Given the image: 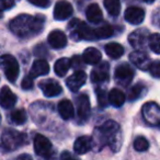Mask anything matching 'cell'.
Segmentation results:
<instances>
[{"label": "cell", "instance_id": "1f68e13d", "mask_svg": "<svg viewBox=\"0 0 160 160\" xmlns=\"http://www.w3.org/2000/svg\"><path fill=\"white\" fill-rule=\"evenodd\" d=\"M134 148H135V150L140 151V152H142V151H146L147 149L149 148L148 140L145 137H142V136H138V137L134 140Z\"/></svg>", "mask_w": 160, "mask_h": 160}, {"label": "cell", "instance_id": "e575fe53", "mask_svg": "<svg viewBox=\"0 0 160 160\" xmlns=\"http://www.w3.org/2000/svg\"><path fill=\"white\" fill-rule=\"evenodd\" d=\"M148 70L152 77L160 78V60H155L151 62Z\"/></svg>", "mask_w": 160, "mask_h": 160}, {"label": "cell", "instance_id": "4fadbf2b", "mask_svg": "<svg viewBox=\"0 0 160 160\" xmlns=\"http://www.w3.org/2000/svg\"><path fill=\"white\" fill-rule=\"evenodd\" d=\"M72 6L68 2V1H65V0H60L55 5L54 8V18L55 20L58 21H64L69 19L72 16Z\"/></svg>", "mask_w": 160, "mask_h": 160}, {"label": "cell", "instance_id": "cb8c5ba5", "mask_svg": "<svg viewBox=\"0 0 160 160\" xmlns=\"http://www.w3.org/2000/svg\"><path fill=\"white\" fill-rule=\"evenodd\" d=\"M105 53L113 59H118L124 54V47L118 43H109L104 46Z\"/></svg>", "mask_w": 160, "mask_h": 160}, {"label": "cell", "instance_id": "83f0119b", "mask_svg": "<svg viewBox=\"0 0 160 160\" xmlns=\"http://www.w3.org/2000/svg\"><path fill=\"white\" fill-rule=\"evenodd\" d=\"M94 33H96L97 40H101V38H111L114 33V30L111 25L104 24V25H101V27H99V28H96V29H94Z\"/></svg>", "mask_w": 160, "mask_h": 160}, {"label": "cell", "instance_id": "52a82bcc", "mask_svg": "<svg viewBox=\"0 0 160 160\" xmlns=\"http://www.w3.org/2000/svg\"><path fill=\"white\" fill-rule=\"evenodd\" d=\"M142 113L145 121L152 126H160V107L155 102H147L142 105Z\"/></svg>", "mask_w": 160, "mask_h": 160}, {"label": "cell", "instance_id": "6da1fadb", "mask_svg": "<svg viewBox=\"0 0 160 160\" xmlns=\"http://www.w3.org/2000/svg\"><path fill=\"white\" fill-rule=\"evenodd\" d=\"M44 16L32 17L29 14H20L10 22L12 33L22 38H28L38 35L44 28Z\"/></svg>", "mask_w": 160, "mask_h": 160}, {"label": "cell", "instance_id": "d590c367", "mask_svg": "<svg viewBox=\"0 0 160 160\" xmlns=\"http://www.w3.org/2000/svg\"><path fill=\"white\" fill-rule=\"evenodd\" d=\"M21 87H22V89H24V90L32 89V88H33V78H32L30 75L25 76V77L23 78V80H22Z\"/></svg>", "mask_w": 160, "mask_h": 160}, {"label": "cell", "instance_id": "2e32d148", "mask_svg": "<svg viewBox=\"0 0 160 160\" xmlns=\"http://www.w3.org/2000/svg\"><path fill=\"white\" fill-rule=\"evenodd\" d=\"M124 18L131 24H140L145 19V11L139 7H129L125 11Z\"/></svg>", "mask_w": 160, "mask_h": 160}, {"label": "cell", "instance_id": "d6a6232c", "mask_svg": "<svg viewBox=\"0 0 160 160\" xmlns=\"http://www.w3.org/2000/svg\"><path fill=\"white\" fill-rule=\"evenodd\" d=\"M83 59L82 57H80L78 55H75L72 58L70 59V65L76 71H79V70H82L85 68V65H83Z\"/></svg>", "mask_w": 160, "mask_h": 160}, {"label": "cell", "instance_id": "7402d4cb", "mask_svg": "<svg viewBox=\"0 0 160 160\" xmlns=\"http://www.w3.org/2000/svg\"><path fill=\"white\" fill-rule=\"evenodd\" d=\"M86 17H87V20L90 23H93V24H98L102 21L103 14L101 11L100 7H99L97 3H92L86 10Z\"/></svg>", "mask_w": 160, "mask_h": 160}, {"label": "cell", "instance_id": "f546056e", "mask_svg": "<svg viewBox=\"0 0 160 160\" xmlns=\"http://www.w3.org/2000/svg\"><path fill=\"white\" fill-rule=\"evenodd\" d=\"M145 90H146V88H145V86L142 85V83H137V85H135L134 87L131 88V90H129L128 100L129 101L137 100L138 98H140V97L144 94Z\"/></svg>", "mask_w": 160, "mask_h": 160}, {"label": "cell", "instance_id": "74e56055", "mask_svg": "<svg viewBox=\"0 0 160 160\" xmlns=\"http://www.w3.org/2000/svg\"><path fill=\"white\" fill-rule=\"evenodd\" d=\"M14 6V0H0V10L11 9Z\"/></svg>", "mask_w": 160, "mask_h": 160}, {"label": "cell", "instance_id": "ab89813d", "mask_svg": "<svg viewBox=\"0 0 160 160\" xmlns=\"http://www.w3.org/2000/svg\"><path fill=\"white\" fill-rule=\"evenodd\" d=\"M12 160H32V158H31V156H29V155H20L19 157L14 158V159H12Z\"/></svg>", "mask_w": 160, "mask_h": 160}, {"label": "cell", "instance_id": "ffe728a7", "mask_svg": "<svg viewBox=\"0 0 160 160\" xmlns=\"http://www.w3.org/2000/svg\"><path fill=\"white\" fill-rule=\"evenodd\" d=\"M49 72V65L46 60L44 59H36L35 62L32 64L31 70H30L29 75L32 78H38L41 76H45Z\"/></svg>", "mask_w": 160, "mask_h": 160}, {"label": "cell", "instance_id": "7c38bea8", "mask_svg": "<svg viewBox=\"0 0 160 160\" xmlns=\"http://www.w3.org/2000/svg\"><path fill=\"white\" fill-rule=\"evenodd\" d=\"M129 60L140 70H148L149 66L152 62L149 56L142 51H134L129 54Z\"/></svg>", "mask_w": 160, "mask_h": 160}, {"label": "cell", "instance_id": "d6986e66", "mask_svg": "<svg viewBox=\"0 0 160 160\" xmlns=\"http://www.w3.org/2000/svg\"><path fill=\"white\" fill-rule=\"evenodd\" d=\"M17 103V96L9 87L5 86L0 91V105L3 109H12Z\"/></svg>", "mask_w": 160, "mask_h": 160}, {"label": "cell", "instance_id": "f35d334b", "mask_svg": "<svg viewBox=\"0 0 160 160\" xmlns=\"http://www.w3.org/2000/svg\"><path fill=\"white\" fill-rule=\"evenodd\" d=\"M62 160H77L73 156H71L68 151H64L62 155Z\"/></svg>", "mask_w": 160, "mask_h": 160}, {"label": "cell", "instance_id": "9c48e42d", "mask_svg": "<svg viewBox=\"0 0 160 160\" xmlns=\"http://www.w3.org/2000/svg\"><path fill=\"white\" fill-rule=\"evenodd\" d=\"M110 77V66L109 62H104L101 64H97V66L91 71V80L94 83L105 82Z\"/></svg>", "mask_w": 160, "mask_h": 160}, {"label": "cell", "instance_id": "5bb4252c", "mask_svg": "<svg viewBox=\"0 0 160 160\" xmlns=\"http://www.w3.org/2000/svg\"><path fill=\"white\" fill-rule=\"evenodd\" d=\"M87 81V73L83 70L75 71V73L70 76L66 80V86L70 91L76 92L82 87Z\"/></svg>", "mask_w": 160, "mask_h": 160}, {"label": "cell", "instance_id": "30bf717a", "mask_svg": "<svg viewBox=\"0 0 160 160\" xmlns=\"http://www.w3.org/2000/svg\"><path fill=\"white\" fill-rule=\"evenodd\" d=\"M40 89L43 91L44 96L46 98H54V97H57L62 93V88L59 83L56 81V80L53 79H46L44 81L38 85Z\"/></svg>", "mask_w": 160, "mask_h": 160}, {"label": "cell", "instance_id": "8d00e7d4", "mask_svg": "<svg viewBox=\"0 0 160 160\" xmlns=\"http://www.w3.org/2000/svg\"><path fill=\"white\" fill-rule=\"evenodd\" d=\"M29 2L40 8H48L51 6V0H29Z\"/></svg>", "mask_w": 160, "mask_h": 160}, {"label": "cell", "instance_id": "484cf974", "mask_svg": "<svg viewBox=\"0 0 160 160\" xmlns=\"http://www.w3.org/2000/svg\"><path fill=\"white\" fill-rule=\"evenodd\" d=\"M71 67L70 65V59L69 58H60L54 65V71L57 76L59 77H64L67 73V71L69 70V68Z\"/></svg>", "mask_w": 160, "mask_h": 160}, {"label": "cell", "instance_id": "ac0fdd59", "mask_svg": "<svg viewBox=\"0 0 160 160\" xmlns=\"http://www.w3.org/2000/svg\"><path fill=\"white\" fill-rule=\"evenodd\" d=\"M93 148V139L90 136H80L73 144V150L78 155L87 153Z\"/></svg>", "mask_w": 160, "mask_h": 160}, {"label": "cell", "instance_id": "e0dca14e", "mask_svg": "<svg viewBox=\"0 0 160 160\" xmlns=\"http://www.w3.org/2000/svg\"><path fill=\"white\" fill-rule=\"evenodd\" d=\"M47 41H48V44L55 49L64 48L67 45V36L60 30H54V31H52L48 34Z\"/></svg>", "mask_w": 160, "mask_h": 160}, {"label": "cell", "instance_id": "b9f144b4", "mask_svg": "<svg viewBox=\"0 0 160 160\" xmlns=\"http://www.w3.org/2000/svg\"><path fill=\"white\" fill-rule=\"evenodd\" d=\"M2 18V11H1V10H0V19Z\"/></svg>", "mask_w": 160, "mask_h": 160}, {"label": "cell", "instance_id": "603a6c76", "mask_svg": "<svg viewBox=\"0 0 160 160\" xmlns=\"http://www.w3.org/2000/svg\"><path fill=\"white\" fill-rule=\"evenodd\" d=\"M58 113L62 116L64 120H70L73 118V114H75V110H73L72 103L69 100H62L58 103Z\"/></svg>", "mask_w": 160, "mask_h": 160}, {"label": "cell", "instance_id": "44dd1931", "mask_svg": "<svg viewBox=\"0 0 160 160\" xmlns=\"http://www.w3.org/2000/svg\"><path fill=\"white\" fill-rule=\"evenodd\" d=\"M102 58V54L99 49L94 48V47H88L85 49L82 54V59L86 64L88 65H97L101 62Z\"/></svg>", "mask_w": 160, "mask_h": 160}, {"label": "cell", "instance_id": "7a4b0ae2", "mask_svg": "<svg viewBox=\"0 0 160 160\" xmlns=\"http://www.w3.org/2000/svg\"><path fill=\"white\" fill-rule=\"evenodd\" d=\"M93 142L98 149H101L105 145H109L113 151H118L122 145V136L120 132V125L114 121H107L100 127L94 131ZM93 145V146H94Z\"/></svg>", "mask_w": 160, "mask_h": 160}, {"label": "cell", "instance_id": "f1b7e54d", "mask_svg": "<svg viewBox=\"0 0 160 160\" xmlns=\"http://www.w3.org/2000/svg\"><path fill=\"white\" fill-rule=\"evenodd\" d=\"M10 118H11L12 123H14V124L22 125L27 122V113L22 109H16L11 112Z\"/></svg>", "mask_w": 160, "mask_h": 160}, {"label": "cell", "instance_id": "8992f818", "mask_svg": "<svg viewBox=\"0 0 160 160\" xmlns=\"http://www.w3.org/2000/svg\"><path fill=\"white\" fill-rule=\"evenodd\" d=\"M34 150L35 153L41 158L44 159H51L54 157L55 152H54V148L52 142H49L48 138H46L45 136L38 134L34 137Z\"/></svg>", "mask_w": 160, "mask_h": 160}, {"label": "cell", "instance_id": "8fae6325", "mask_svg": "<svg viewBox=\"0 0 160 160\" xmlns=\"http://www.w3.org/2000/svg\"><path fill=\"white\" fill-rule=\"evenodd\" d=\"M149 33L146 29H139L132 32L128 36V42L135 48H144L145 45L148 43Z\"/></svg>", "mask_w": 160, "mask_h": 160}, {"label": "cell", "instance_id": "d4e9b609", "mask_svg": "<svg viewBox=\"0 0 160 160\" xmlns=\"http://www.w3.org/2000/svg\"><path fill=\"white\" fill-rule=\"evenodd\" d=\"M109 102L115 108L122 107L125 102V94L118 89H112L109 92Z\"/></svg>", "mask_w": 160, "mask_h": 160}, {"label": "cell", "instance_id": "277c9868", "mask_svg": "<svg viewBox=\"0 0 160 160\" xmlns=\"http://www.w3.org/2000/svg\"><path fill=\"white\" fill-rule=\"evenodd\" d=\"M27 140L28 138L24 133L12 128L5 129L1 135L2 146L7 150H16V149L20 148L27 142Z\"/></svg>", "mask_w": 160, "mask_h": 160}, {"label": "cell", "instance_id": "9a60e30c", "mask_svg": "<svg viewBox=\"0 0 160 160\" xmlns=\"http://www.w3.org/2000/svg\"><path fill=\"white\" fill-rule=\"evenodd\" d=\"M77 114L80 120L86 121L88 120L91 112V105H90V100L88 96L86 94H80L77 98Z\"/></svg>", "mask_w": 160, "mask_h": 160}, {"label": "cell", "instance_id": "ba28073f", "mask_svg": "<svg viewBox=\"0 0 160 160\" xmlns=\"http://www.w3.org/2000/svg\"><path fill=\"white\" fill-rule=\"evenodd\" d=\"M114 78L118 81V83L124 86H128L132 82V80L134 78V70L128 64L124 62V64L118 65L115 68L114 71Z\"/></svg>", "mask_w": 160, "mask_h": 160}, {"label": "cell", "instance_id": "7bdbcfd3", "mask_svg": "<svg viewBox=\"0 0 160 160\" xmlns=\"http://www.w3.org/2000/svg\"><path fill=\"white\" fill-rule=\"evenodd\" d=\"M0 123H1V115H0Z\"/></svg>", "mask_w": 160, "mask_h": 160}, {"label": "cell", "instance_id": "4316f807", "mask_svg": "<svg viewBox=\"0 0 160 160\" xmlns=\"http://www.w3.org/2000/svg\"><path fill=\"white\" fill-rule=\"evenodd\" d=\"M104 8L108 13L112 17H118L121 12V2L120 0H104Z\"/></svg>", "mask_w": 160, "mask_h": 160}, {"label": "cell", "instance_id": "3957f363", "mask_svg": "<svg viewBox=\"0 0 160 160\" xmlns=\"http://www.w3.org/2000/svg\"><path fill=\"white\" fill-rule=\"evenodd\" d=\"M68 30L70 33V38L73 41L87 40V41H94L96 38V33L94 29L90 28L85 22L78 20V19H72L68 24Z\"/></svg>", "mask_w": 160, "mask_h": 160}, {"label": "cell", "instance_id": "4dcf8cb0", "mask_svg": "<svg viewBox=\"0 0 160 160\" xmlns=\"http://www.w3.org/2000/svg\"><path fill=\"white\" fill-rule=\"evenodd\" d=\"M148 45L153 53L160 54V34H150L148 38Z\"/></svg>", "mask_w": 160, "mask_h": 160}, {"label": "cell", "instance_id": "836d02e7", "mask_svg": "<svg viewBox=\"0 0 160 160\" xmlns=\"http://www.w3.org/2000/svg\"><path fill=\"white\" fill-rule=\"evenodd\" d=\"M97 97H98V103L101 108H105L109 104V96H107V92L102 89H98L97 91Z\"/></svg>", "mask_w": 160, "mask_h": 160}, {"label": "cell", "instance_id": "5b68a950", "mask_svg": "<svg viewBox=\"0 0 160 160\" xmlns=\"http://www.w3.org/2000/svg\"><path fill=\"white\" fill-rule=\"evenodd\" d=\"M0 68L2 69L6 78L10 82H16V80L19 77L20 72V67H19L18 60L12 55L6 54L0 57Z\"/></svg>", "mask_w": 160, "mask_h": 160}, {"label": "cell", "instance_id": "60d3db41", "mask_svg": "<svg viewBox=\"0 0 160 160\" xmlns=\"http://www.w3.org/2000/svg\"><path fill=\"white\" fill-rule=\"evenodd\" d=\"M142 1H144V2H146V3H152L155 0H142Z\"/></svg>", "mask_w": 160, "mask_h": 160}]
</instances>
